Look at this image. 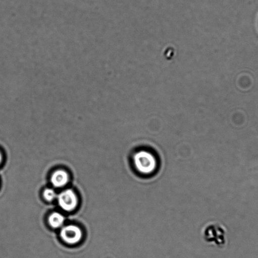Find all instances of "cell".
<instances>
[{
    "mask_svg": "<svg viewBox=\"0 0 258 258\" xmlns=\"http://www.w3.org/2000/svg\"><path fill=\"white\" fill-rule=\"evenodd\" d=\"M201 236L204 242L220 248L226 246L228 241L226 227L218 222H211L204 225L201 229Z\"/></svg>",
    "mask_w": 258,
    "mask_h": 258,
    "instance_id": "1",
    "label": "cell"
},
{
    "mask_svg": "<svg viewBox=\"0 0 258 258\" xmlns=\"http://www.w3.org/2000/svg\"><path fill=\"white\" fill-rule=\"evenodd\" d=\"M134 163L140 173L148 174L156 169V158L150 152L141 151L134 156Z\"/></svg>",
    "mask_w": 258,
    "mask_h": 258,
    "instance_id": "2",
    "label": "cell"
},
{
    "mask_svg": "<svg viewBox=\"0 0 258 258\" xmlns=\"http://www.w3.org/2000/svg\"><path fill=\"white\" fill-rule=\"evenodd\" d=\"M58 204L65 211H73L77 207V197L72 189H67L58 196Z\"/></svg>",
    "mask_w": 258,
    "mask_h": 258,
    "instance_id": "3",
    "label": "cell"
},
{
    "mask_svg": "<svg viewBox=\"0 0 258 258\" xmlns=\"http://www.w3.org/2000/svg\"><path fill=\"white\" fill-rule=\"evenodd\" d=\"M61 236L63 241L70 244L78 243L82 239V233L80 228L75 226H67L61 232Z\"/></svg>",
    "mask_w": 258,
    "mask_h": 258,
    "instance_id": "4",
    "label": "cell"
},
{
    "mask_svg": "<svg viewBox=\"0 0 258 258\" xmlns=\"http://www.w3.org/2000/svg\"><path fill=\"white\" fill-rule=\"evenodd\" d=\"M69 176L67 172L63 170H58L53 174L51 183L53 186L57 188H62L68 183Z\"/></svg>",
    "mask_w": 258,
    "mask_h": 258,
    "instance_id": "5",
    "label": "cell"
},
{
    "mask_svg": "<svg viewBox=\"0 0 258 258\" xmlns=\"http://www.w3.org/2000/svg\"><path fill=\"white\" fill-rule=\"evenodd\" d=\"M65 218L62 214L60 213H53L50 215L49 218L50 226L53 228H59L64 224Z\"/></svg>",
    "mask_w": 258,
    "mask_h": 258,
    "instance_id": "6",
    "label": "cell"
},
{
    "mask_svg": "<svg viewBox=\"0 0 258 258\" xmlns=\"http://www.w3.org/2000/svg\"><path fill=\"white\" fill-rule=\"evenodd\" d=\"M44 197L46 201L51 202L54 201L58 196L56 192L52 189H46L44 192Z\"/></svg>",
    "mask_w": 258,
    "mask_h": 258,
    "instance_id": "7",
    "label": "cell"
},
{
    "mask_svg": "<svg viewBox=\"0 0 258 258\" xmlns=\"http://www.w3.org/2000/svg\"><path fill=\"white\" fill-rule=\"evenodd\" d=\"M2 161V156L1 153H0V164H1Z\"/></svg>",
    "mask_w": 258,
    "mask_h": 258,
    "instance_id": "8",
    "label": "cell"
}]
</instances>
